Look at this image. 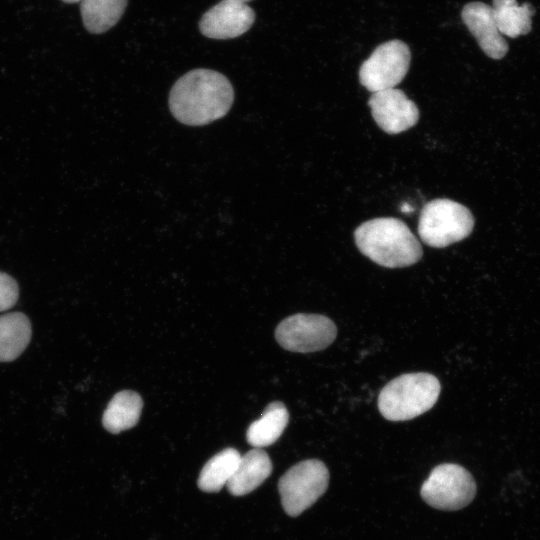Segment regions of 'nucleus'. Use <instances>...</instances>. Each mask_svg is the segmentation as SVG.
I'll use <instances>...</instances> for the list:
<instances>
[{"label":"nucleus","instance_id":"obj_1","mask_svg":"<svg viewBox=\"0 0 540 540\" xmlns=\"http://www.w3.org/2000/svg\"><path fill=\"white\" fill-rule=\"evenodd\" d=\"M233 99V87L226 76L198 68L175 82L169 94V108L179 122L201 126L225 116Z\"/></svg>","mask_w":540,"mask_h":540},{"label":"nucleus","instance_id":"obj_2","mask_svg":"<svg viewBox=\"0 0 540 540\" xmlns=\"http://www.w3.org/2000/svg\"><path fill=\"white\" fill-rule=\"evenodd\" d=\"M359 251L376 264L400 268L417 263L422 247L409 227L393 217H380L362 223L354 232Z\"/></svg>","mask_w":540,"mask_h":540},{"label":"nucleus","instance_id":"obj_3","mask_svg":"<svg viewBox=\"0 0 540 540\" xmlns=\"http://www.w3.org/2000/svg\"><path fill=\"white\" fill-rule=\"evenodd\" d=\"M440 391V382L432 374H403L383 387L378 396V409L387 420H410L431 409Z\"/></svg>","mask_w":540,"mask_h":540},{"label":"nucleus","instance_id":"obj_4","mask_svg":"<svg viewBox=\"0 0 540 540\" xmlns=\"http://www.w3.org/2000/svg\"><path fill=\"white\" fill-rule=\"evenodd\" d=\"M474 217L464 205L446 198L429 201L421 210L418 234L433 248H444L459 242L472 232Z\"/></svg>","mask_w":540,"mask_h":540},{"label":"nucleus","instance_id":"obj_5","mask_svg":"<svg viewBox=\"0 0 540 540\" xmlns=\"http://www.w3.org/2000/svg\"><path fill=\"white\" fill-rule=\"evenodd\" d=\"M329 471L318 459L303 460L280 478L278 489L284 511L292 517L312 506L326 491Z\"/></svg>","mask_w":540,"mask_h":540},{"label":"nucleus","instance_id":"obj_6","mask_svg":"<svg viewBox=\"0 0 540 540\" xmlns=\"http://www.w3.org/2000/svg\"><path fill=\"white\" fill-rule=\"evenodd\" d=\"M476 491L475 480L468 470L458 464L443 463L430 472L420 494L435 509L455 511L470 504Z\"/></svg>","mask_w":540,"mask_h":540},{"label":"nucleus","instance_id":"obj_7","mask_svg":"<svg viewBox=\"0 0 540 540\" xmlns=\"http://www.w3.org/2000/svg\"><path fill=\"white\" fill-rule=\"evenodd\" d=\"M410 60V49L403 41L382 43L360 66L359 81L372 93L395 88L406 76Z\"/></svg>","mask_w":540,"mask_h":540},{"label":"nucleus","instance_id":"obj_8","mask_svg":"<svg viewBox=\"0 0 540 540\" xmlns=\"http://www.w3.org/2000/svg\"><path fill=\"white\" fill-rule=\"evenodd\" d=\"M334 322L320 314L298 313L282 320L275 330L280 346L292 352L309 353L323 350L336 338Z\"/></svg>","mask_w":540,"mask_h":540},{"label":"nucleus","instance_id":"obj_9","mask_svg":"<svg viewBox=\"0 0 540 540\" xmlns=\"http://www.w3.org/2000/svg\"><path fill=\"white\" fill-rule=\"evenodd\" d=\"M368 105L376 124L388 134L404 132L419 120L417 105L397 88L372 93Z\"/></svg>","mask_w":540,"mask_h":540},{"label":"nucleus","instance_id":"obj_10","mask_svg":"<svg viewBox=\"0 0 540 540\" xmlns=\"http://www.w3.org/2000/svg\"><path fill=\"white\" fill-rule=\"evenodd\" d=\"M255 21L254 10L236 0H222L199 21L200 32L211 39H232L247 32Z\"/></svg>","mask_w":540,"mask_h":540},{"label":"nucleus","instance_id":"obj_11","mask_svg":"<svg viewBox=\"0 0 540 540\" xmlns=\"http://www.w3.org/2000/svg\"><path fill=\"white\" fill-rule=\"evenodd\" d=\"M461 16L487 56L501 59L506 55L508 44L498 29L491 6L483 2H470L464 6Z\"/></svg>","mask_w":540,"mask_h":540},{"label":"nucleus","instance_id":"obj_12","mask_svg":"<svg viewBox=\"0 0 540 540\" xmlns=\"http://www.w3.org/2000/svg\"><path fill=\"white\" fill-rule=\"evenodd\" d=\"M272 463L266 452L255 448L243 456L239 464L226 484L230 494L243 496L260 486L271 474Z\"/></svg>","mask_w":540,"mask_h":540},{"label":"nucleus","instance_id":"obj_13","mask_svg":"<svg viewBox=\"0 0 540 540\" xmlns=\"http://www.w3.org/2000/svg\"><path fill=\"white\" fill-rule=\"evenodd\" d=\"M142 408L143 401L137 392L120 391L108 403L102 416V424L113 434L131 429L138 423Z\"/></svg>","mask_w":540,"mask_h":540},{"label":"nucleus","instance_id":"obj_14","mask_svg":"<svg viewBox=\"0 0 540 540\" xmlns=\"http://www.w3.org/2000/svg\"><path fill=\"white\" fill-rule=\"evenodd\" d=\"M31 323L21 312L0 316V362H10L18 358L31 339Z\"/></svg>","mask_w":540,"mask_h":540},{"label":"nucleus","instance_id":"obj_15","mask_svg":"<svg viewBox=\"0 0 540 540\" xmlns=\"http://www.w3.org/2000/svg\"><path fill=\"white\" fill-rule=\"evenodd\" d=\"M289 422L286 406L275 401L263 411L261 417L252 422L246 433L248 443L255 448L266 447L276 442Z\"/></svg>","mask_w":540,"mask_h":540},{"label":"nucleus","instance_id":"obj_16","mask_svg":"<svg viewBox=\"0 0 540 540\" xmlns=\"http://www.w3.org/2000/svg\"><path fill=\"white\" fill-rule=\"evenodd\" d=\"M126 6L127 0H81L84 27L93 34L104 33L117 24Z\"/></svg>","mask_w":540,"mask_h":540},{"label":"nucleus","instance_id":"obj_17","mask_svg":"<svg viewBox=\"0 0 540 540\" xmlns=\"http://www.w3.org/2000/svg\"><path fill=\"white\" fill-rule=\"evenodd\" d=\"M240 453L234 448H226L211 457L203 466L197 481L204 492H218L233 476L239 461Z\"/></svg>","mask_w":540,"mask_h":540},{"label":"nucleus","instance_id":"obj_18","mask_svg":"<svg viewBox=\"0 0 540 540\" xmlns=\"http://www.w3.org/2000/svg\"><path fill=\"white\" fill-rule=\"evenodd\" d=\"M493 14L500 33L516 38L531 30V17L534 8L529 3L519 5L517 0H493Z\"/></svg>","mask_w":540,"mask_h":540},{"label":"nucleus","instance_id":"obj_19","mask_svg":"<svg viewBox=\"0 0 540 540\" xmlns=\"http://www.w3.org/2000/svg\"><path fill=\"white\" fill-rule=\"evenodd\" d=\"M19 296V287L15 279L0 271V312L13 307Z\"/></svg>","mask_w":540,"mask_h":540},{"label":"nucleus","instance_id":"obj_20","mask_svg":"<svg viewBox=\"0 0 540 540\" xmlns=\"http://www.w3.org/2000/svg\"><path fill=\"white\" fill-rule=\"evenodd\" d=\"M402 212L407 213L412 210V208L409 205H404L401 207Z\"/></svg>","mask_w":540,"mask_h":540},{"label":"nucleus","instance_id":"obj_21","mask_svg":"<svg viewBox=\"0 0 540 540\" xmlns=\"http://www.w3.org/2000/svg\"><path fill=\"white\" fill-rule=\"evenodd\" d=\"M62 1L65 3L71 4V3H78V2L80 3L81 0H62Z\"/></svg>","mask_w":540,"mask_h":540},{"label":"nucleus","instance_id":"obj_22","mask_svg":"<svg viewBox=\"0 0 540 540\" xmlns=\"http://www.w3.org/2000/svg\"><path fill=\"white\" fill-rule=\"evenodd\" d=\"M236 1H240V2H243V3H248L249 1H252V0H236Z\"/></svg>","mask_w":540,"mask_h":540}]
</instances>
